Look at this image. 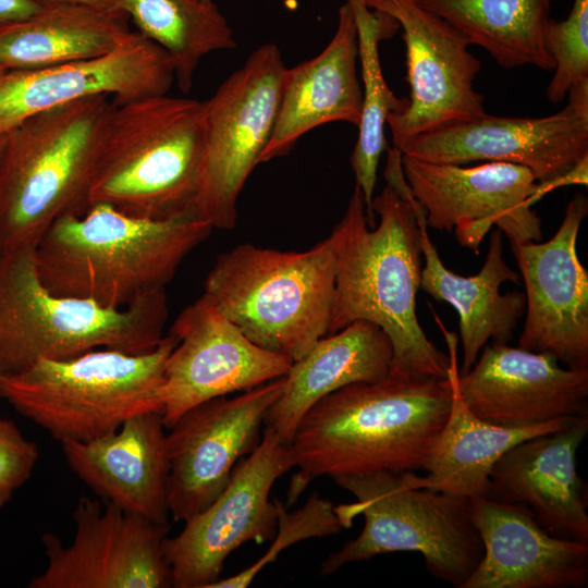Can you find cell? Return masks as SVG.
<instances>
[{
    "instance_id": "cell-25",
    "label": "cell",
    "mask_w": 588,
    "mask_h": 588,
    "mask_svg": "<svg viewBox=\"0 0 588 588\" xmlns=\"http://www.w3.org/2000/svg\"><path fill=\"white\" fill-rule=\"evenodd\" d=\"M420 231V248L425 258L420 289L438 302L450 304L458 314L463 360L460 375L476 363L481 348L493 343L507 344L525 314V293H500L504 282L518 284L519 274L504 260L502 232L490 235L486 260L475 275H461L446 268L430 240L426 213L417 200L412 205Z\"/></svg>"
},
{
    "instance_id": "cell-23",
    "label": "cell",
    "mask_w": 588,
    "mask_h": 588,
    "mask_svg": "<svg viewBox=\"0 0 588 588\" xmlns=\"http://www.w3.org/2000/svg\"><path fill=\"white\" fill-rule=\"evenodd\" d=\"M162 416L143 413L87 442L63 441L71 470L105 502L168 524L169 450Z\"/></svg>"
},
{
    "instance_id": "cell-22",
    "label": "cell",
    "mask_w": 588,
    "mask_h": 588,
    "mask_svg": "<svg viewBox=\"0 0 588 588\" xmlns=\"http://www.w3.org/2000/svg\"><path fill=\"white\" fill-rule=\"evenodd\" d=\"M482 558L462 588H584L588 543L549 534L525 507L470 498Z\"/></svg>"
},
{
    "instance_id": "cell-28",
    "label": "cell",
    "mask_w": 588,
    "mask_h": 588,
    "mask_svg": "<svg viewBox=\"0 0 588 588\" xmlns=\"http://www.w3.org/2000/svg\"><path fill=\"white\" fill-rule=\"evenodd\" d=\"M127 21L117 10L46 5L0 27V65L5 71L36 70L106 54L133 33Z\"/></svg>"
},
{
    "instance_id": "cell-13",
    "label": "cell",
    "mask_w": 588,
    "mask_h": 588,
    "mask_svg": "<svg viewBox=\"0 0 588 588\" xmlns=\"http://www.w3.org/2000/svg\"><path fill=\"white\" fill-rule=\"evenodd\" d=\"M75 534L64 546L51 532L41 536L45 571L29 588H168L172 577L163 541L168 524H158L83 495L73 511Z\"/></svg>"
},
{
    "instance_id": "cell-38",
    "label": "cell",
    "mask_w": 588,
    "mask_h": 588,
    "mask_svg": "<svg viewBox=\"0 0 588 588\" xmlns=\"http://www.w3.org/2000/svg\"><path fill=\"white\" fill-rule=\"evenodd\" d=\"M5 142H7V133H0V161H1L3 150H4Z\"/></svg>"
},
{
    "instance_id": "cell-20",
    "label": "cell",
    "mask_w": 588,
    "mask_h": 588,
    "mask_svg": "<svg viewBox=\"0 0 588 588\" xmlns=\"http://www.w3.org/2000/svg\"><path fill=\"white\" fill-rule=\"evenodd\" d=\"M456 384L473 414L502 427L588 415V368L562 367L549 353L492 343Z\"/></svg>"
},
{
    "instance_id": "cell-19",
    "label": "cell",
    "mask_w": 588,
    "mask_h": 588,
    "mask_svg": "<svg viewBox=\"0 0 588 588\" xmlns=\"http://www.w3.org/2000/svg\"><path fill=\"white\" fill-rule=\"evenodd\" d=\"M175 82L164 50L133 32L114 50L94 58L0 76V133L53 107L108 96L114 105L168 95Z\"/></svg>"
},
{
    "instance_id": "cell-10",
    "label": "cell",
    "mask_w": 588,
    "mask_h": 588,
    "mask_svg": "<svg viewBox=\"0 0 588 588\" xmlns=\"http://www.w3.org/2000/svg\"><path fill=\"white\" fill-rule=\"evenodd\" d=\"M285 65L275 44L255 49L204 102V143L193 212L236 225L238 196L271 136Z\"/></svg>"
},
{
    "instance_id": "cell-15",
    "label": "cell",
    "mask_w": 588,
    "mask_h": 588,
    "mask_svg": "<svg viewBox=\"0 0 588 588\" xmlns=\"http://www.w3.org/2000/svg\"><path fill=\"white\" fill-rule=\"evenodd\" d=\"M284 377L240 394L194 406L169 429L168 510L185 522L210 505L226 487L237 462L259 444L268 409Z\"/></svg>"
},
{
    "instance_id": "cell-24",
    "label": "cell",
    "mask_w": 588,
    "mask_h": 588,
    "mask_svg": "<svg viewBox=\"0 0 588 588\" xmlns=\"http://www.w3.org/2000/svg\"><path fill=\"white\" fill-rule=\"evenodd\" d=\"M357 59L356 24L346 1L326 48L313 59L285 68L273 130L259 163L289 154L303 135L322 124L347 122L358 126L363 91Z\"/></svg>"
},
{
    "instance_id": "cell-6",
    "label": "cell",
    "mask_w": 588,
    "mask_h": 588,
    "mask_svg": "<svg viewBox=\"0 0 588 588\" xmlns=\"http://www.w3.org/2000/svg\"><path fill=\"white\" fill-rule=\"evenodd\" d=\"M204 102L154 96L114 105L88 192L127 215L168 219L193 211L204 143Z\"/></svg>"
},
{
    "instance_id": "cell-35",
    "label": "cell",
    "mask_w": 588,
    "mask_h": 588,
    "mask_svg": "<svg viewBox=\"0 0 588 588\" xmlns=\"http://www.w3.org/2000/svg\"><path fill=\"white\" fill-rule=\"evenodd\" d=\"M588 184V155L579 159L568 170L555 175L554 177L537 182L535 191L529 198V205L532 207L547 194L553 192L556 188L569 186V185H585Z\"/></svg>"
},
{
    "instance_id": "cell-1",
    "label": "cell",
    "mask_w": 588,
    "mask_h": 588,
    "mask_svg": "<svg viewBox=\"0 0 588 588\" xmlns=\"http://www.w3.org/2000/svg\"><path fill=\"white\" fill-rule=\"evenodd\" d=\"M385 179L387 186L372 199L378 224H368L363 194L355 185L332 231L336 270L329 334L355 321L371 322L391 342L389 375L448 378L449 354L428 339L416 314L422 254L413 194L401 168L390 169Z\"/></svg>"
},
{
    "instance_id": "cell-32",
    "label": "cell",
    "mask_w": 588,
    "mask_h": 588,
    "mask_svg": "<svg viewBox=\"0 0 588 588\" xmlns=\"http://www.w3.org/2000/svg\"><path fill=\"white\" fill-rule=\"evenodd\" d=\"M277 506V536L267 550L254 564L242 572L220 578L209 588H245L253 583L257 574L290 546L310 538H321L339 534L343 526L334 511L332 502L322 499L313 492L305 504L289 512L287 507L275 498Z\"/></svg>"
},
{
    "instance_id": "cell-29",
    "label": "cell",
    "mask_w": 588,
    "mask_h": 588,
    "mask_svg": "<svg viewBox=\"0 0 588 588\" xmlns=\"http://www.w3.org/2000/svg\"><path fill=\"white\" fill-rule=\"evenodd\" d=\"M483 48L502 68L553 70L543 29L551 0H416Z\"/></svg>"
},
{
    "instance_id": "cell-30",
    "label": "cell",
    "mask_w": 588,
    "mask_h": 588,
    "mask_svg": "<svg viewBox=\"0 0 588 588\" xmlns=\"http://www.w3.org/2000/svg\"><path fill=\"white\" fill-rule=\"evenodd\" d=\"M117 8L167 52L183 93L192 88L205 56L236 47L233 29L213 0H117Z\"/></svg>"
},
{
    "instance_id": "cell-5",
    "label": "cell",
    "mask_w": 588,
    "mask_h": 588,
    "mask_svg": "<svg viewBox=\"0 0 588 588\" xmlns=\"http://www.w3.org/2000/svg\"><path fill=\"white\" fill-rule=\"evenodd\" d=\"M168 311L164 290L118 309L57 295L39 277L35 246L0 254V378L93 350L149 352L163 339Z\"/></svg>"
},
{
    "instance_id": "cell-21",
    "label": "cell",
    "mask_w": 588,
    "mask_h": 588,
    "mask_svg": "<svg viewBox=\"0 0 588 588\" xmlns=\"http://www.w3.org/2000/svg\"><path fill=\"white\" fill-rule=\"evenodd\" d=\"M587 431L588 415L511 448L493 466L486 498L527 509L555 537L588 543L587 485L576 460Z\"/></svg>"
},
{
    "instance_id": "cell-12",
    "label": "cell",
    "mask_w": 588,
    "mask_h": 588,
    "mask_svg": "<svg viewBox=\"0 0 588 588\" xmlns=\"http://www.w3.org/2000/svg\"><path fill=\"white\" fill-rule=\"evenodd\" d=\"M370 9L394 19L406 49L407 107L387 118L399 151L424 133L480 118L483 96L474 88L481 62L469 40L416 0H364Z\"/></svg>"
},
{
    "instance_id": "cell-9",
    "label": "cell",
    "mask_w": 588,
    "mask_h": 588,
    "mask_svg": "<svg viewBox=\"0 0 588 588\" xmlns=\"http://www.w3.org/2000/svg\"><path fill=\"white\" fill-rule=\"evenodd\" d=\"M356 501L334 505L343 526L365 519L359 536L330 554L321 574L389 552H419L436 578L462 588L478 566L483 546L470 498L408 486L402 473L373 471L332 478Z\"/></svg>"
},
{
    "instance_id": "cell-39",
    "label": "cell",
    "mask_w": 588,
    "mask_h": 588,
    "mask_svg": "<svg viewBox=\"0 0 588 588\" xmlns=\"http://www.w3.org/2000/svg\"><path fill=\"white\" fill-rule=\"evenodd\" d=\"M5 72V70L0 65V76Z\"/></svg>"
},
{
    "instance_id": "cell-37",
    "label": "cell",
    "mask_w": 588,
    "mask_h": 588,
    "mask_svg": "<svg viewBox=\"0 0 588 588\" xmlns=\"http://www.w3.org/2000/svg\"><path fill=\"white\" fill-rule=\"evenodd\" d=\"M36 1L45 7L57 5V4H77V5H88V7H95V8H100V9L119 11L117 8V0H36Z\"/></svg>"
},
{
    "instance_id": "cell-31",
    "label": "cell",
    "mask_w": 588,
    "mask_h": 588,
    "mask_svg": "<svg viewBox=\"0 0 588 588\" xmlns=\"http://www.w3.org/2000/svg\"><path fill=\"white\" fill-rule=\"evenodd\" d=\"M348 1L357 30L358 59L364 84L358 137L351 156L356 186L359 187L370 226L376 225L372 211L373 192L381 154L388 148L384 126L391 113L407 107L408 99L396 97L389 88L381 70L379 44L400 28L391 16L370 9L364 0Z\"/></svg>"
},
{
    "instance_id": "cell-11",
    "label": "cell",
    "mask_w": 588,
    "mask_h": 588,
    "mask_svg": "<svg viewBox=\"0 0 588 588\" xmlns=\"http://www.w3.org/2000/svg\"><path fill=\"white\" fill-rule=\"evenodd\" d=\"M294 468L290 444L265 427L257 448L233 469L218 498L166 538L163 551L174 588H209L221 578L228 556L247 541L262 543L277 532V506L270 491Z\"/></svg>"
},
{
    "instance_id": "cell-36",
    "label": "cell",
    "mask_w": 588,
    "mask_h": 588,
    "mask_svg": "<svg viewBox=\"0 0 588 588\" xmlns=\"http://www.w3.org/2000/svg\"><path fill=\"white\" fill-rule=\"evenodd\" d=\"M44 7L36 0H0V27L22 22Z\"/></svg>"
},
{
    "instance_id": "cell-4",
    "label": "cell",
    "mask_w": 588,
    "mask_h": 588,
    "mask_svg": "<svg viewBox=\"0 0 588 588\" xmlns=\"http://www.w3.org/2000/svg\"><path fill=\"white\" fill-rule=\"evenodd\" d=\"M114 103L96 96L36 113L7 132L0 161V254L35 246L58 218L88 209Z\"/></svg>"
},
{
    "instance_id": "cell-34",
    "label": "cell",
    "mask_w": 588,
    "mask_h": 588,
    "mask_svg": "<svg viewBox=\"0 0 588 588\" xmlns=\"http://www.w3.org/2000/svg\"><path fill=\"white\" fill-rule=\"evenodd\" d=\"M38 457L37 444L26 439L13 421L0 417V509L28 480Z\"/></svg>"
},
{
    "instance_id": "cell-17",
    "label": "cell",
    "mask_w": 588,
    "mask_h": 588,
    "mask_svg": "<svg viewBox=\"0 0 588 588\" xmlns=\"http://www.w3.org/2000/svg\"><path fill=\"white\" fill-rule=\"evenodd\" d=\"M170 333L176 344L163 368L166 429L206 401L284 377L293 364L252 342L204 294L181 311Z\"/></svg>"
},
{
    "instance_id": "cell-27",
    "label": "cell",
    "mask_w": 588,
    "mask_h": 588,
    "mask_svg": "<svg viewBox=\"0 0 588 588\" xmlns=\"http://www.w3.org/2000/svg\"><path fill=\"white\" fill-rule=\"evenodd\" d=\"M388 335L368 321H355L321 338L284 376L280 396L268 409L265 427L290 444L297 425L321 399L356 382H376L390 370Z\"/></svg>"
},
{
    "instance_id": "cell-16",
    "label": "cell",
    "mask_w": 588,
    "mask_h": 588,
    "mask_svg": "<svg viewBox=\"0 0 588 588\" xmlns=\"http://www.w3.org/2000/svg\"><path fill=\"white\" fill-rule=\"evenodd\" d=\"M567 105L542 118L485 115L409 140L400 152L415 159L465 166L474 161L526 167L537 182L568 170L588 155V78L567 91Z\"/></svg>"
},
{
    "instance_id": "cell-2",
    "label": "cell",
    "mask_w": 588,
    "mask_h": 588,
    "mask_svg": "<svg viewBox=\"0 0 588 588\" xmlns=\"http://www.w3.org/2000/svg\"><path fill=\"white\" fill-rule=\"evenodd\" d=\"M452 399L449 377L389 373L324 396L301 419L290 443L296 471L285 506L321 476L424 469Z\"/></svg>"
},
{
    "instance_id": "cell-7",
    "label": "cell",
    "mask_w": 588,
    "mask_h": 588,
    "mask_svg": "<svg viewBox=\"0 0 588 588\" xmlns=\"http://www.w3.org/2000/svg\"><path fill=\"white\" fill-rule=\"evenodd\" d=\"M335 270L333 232L304 252L245 243L218 256L203 294L252 342L295 362L329 334Z\"/></svg>"
},
{
    "instance_id": "cell-8",
    "label": "cell",
    "mask_w": 588,
    "mask_h": 588,
    "mask_svg": "<svg viewBox=\"0 0 588 588\" xmlns=\"http://www.w3.org/2000/svg\"><path fill=\"white\" fill-rule=\"evenodd\" d=\"M176 344L169 333L149 352L99 348L62 359H40L0 378V396L52 438L87 442L133 416L162 414L164 363Z\"/></svg>"
},
{
    "instance_id": "cell-14",
    "label": "cell",
    "mask_w": 588,
    "mask_h": 588,
    "mask_svg": "<svg viewBox=\"0 0 588 588\" xmlns=\"http://www.w3.org/2000/svg\"><path fill=\"white\" fill-rule=\"evenodd\" d=\"M405 180L428 228L451 232L478 254L493 225L510 243L540 241L542 222L529 205L536 179L526 167L485 162L475 167L429 162L402 155Z\"/></svg>"
},
{
    "instance_id": "cell-40",
    "label": "cell",
    "mask_w": 588,
    "mask_h": 588,
    "mask_svg": "<svg viewBox=\"0 0 588 588\" xmlns=\"http://www.w3.org/2000/svg\"><path fill=\"white\" fill-rule=\"evenodd\" d=\"M206 1H212V0H206Z\"/></svg>"
},
{
    "instance_id": "cell-18",
    "label": "cell",
    "mask_w": 588,
    "mask_h": 588,
    "mask_svg": "<svg viewBox=\"0 0 588 588\" xmlns=\"http://www.w3.org/2000/svg\"><path fill=\"white\" fill-rule=\"evenodd\" d=\"M587 213V197L576 193L549 241L511 243L526 297L518 347L549 353L572 369L588 368V271L576 248Z\"/></svg>"
},
{
    "instance_id": "cell-3",
    "label": "cell",
    "mask_w": 588,
    "mask_h": 588,
    "mask_svg": "<svg viewBox=\"0 0 588 588\" xmlns=\"http://www.w3.org/2000/svg\"><path fill=\"white\" fill-rule=\"evenodd\" d=\"M212 229L193 211L150 219L95 204L82 215L58 218L44 232L35 245L37 270L57 295L123 308L164 290Z\"/></svg>"
},
{
    "instance_id": "cell-26",
    "label": "cell",
    "mask_w": 588,
    "mask_h": 588,
    "mask_svg": "<svg viewBox=\"0 0 588 588\" xmlns=\"http://www.w3.org/2000/svg\"><path fill=\"white\" fill-rule=\"evenodd\" d=\"M434 318L449 350L448 377L453 389L452 405L424 468L428 474L417 476L414 471H403L402 477L415 488L468 498L486 497L489 475L506 451L524 440L562 430L580 416L520 428L502 427L477 417L467 408L457 391V335L449 332L437 315Z\"/></svg>"
},
{
    "instance_id": "cell-33",
    "label": "cell",
    "mask_w": 588,
    "mask_h": 588,
    "mask_svg": "<svg viewBox=\"0 0 588 588\" xmlns=\"http://www.w3.org/2000/svg\"><path fill=\"white\" fill-rule=\"evenodd\" d=\"M546 48L554 62L547 87L550 102H561L569 88L588 78V0H574L567 19H549L543 29Z\"/></svg>"
}]
</instances>
